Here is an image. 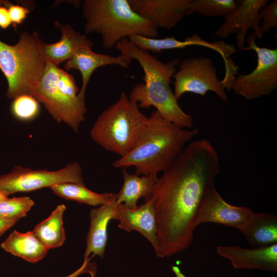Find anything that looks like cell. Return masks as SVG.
Returning a JSON list of instances; mask_svg holds the SVG:
<instances>
[{
  "label": "cell",
  "instance_id": "cell-1",
  "mask_svg": "<svg viewBox=\"0 0 277 277\" xmlns=\"http://www.w3.org/2000/svg\"><path fill=\"white\" fill-rule=\"evenodd\" d=\"M220 170L216 149L203 138L187 144L158 178L151 198L162 258L190 246L197 212Z\"/></svg>",
  "mask_w": 277,
  "mask_h": 277
},
{
  "label": "cell",
  "instance_id": "cell-2",
  "mask_svg": "<svg viewBox=\"0 0 277 277\" xmlns=\"http://www.w3.org/2000/svg\"><path fill=\"white\" fill-rule=\"evenodd\" d=\"M115 46L121 55L137 61L144 73V83L133 87L129 99L137 103L139 108L155 107L164 118L182 128H192L193 116L183 111L170 87L171 78L181 60L162 62L150 52L137 47L128 38L122 39Z\"/></svg>",
  "mask_w": 277,
  "mask_h": 277
},
{
  "label": "cell",
  "instance_id": "cell-3",
  "mask_svg": "<svg viewBox=\"0 0 277 277\" xmlns=\"http://www.w3.org/2000/svg\"><path fill=\"white\" fill-rule=\"evenodd\" d=\"M148 117L147 126L134 147L113 163L114 168L134 167L137 175L164 172L198 134L196 129L182 128L156 110Z\"/></svg>",
  "mask_w": 277,
  "mask_h": 277
},
{
  "label": "cell",
  "instance_id": "cell-4",
  "mask_svg": "<svg viewBox=\"0 0 277 277\" xmlns=\"http://www.w3.org/2000/svg\"><path fill=\"white\" fill-rule=\"evenodd\" d=\"M82 6L85 34H100L104 49L132 35L155 38L159 34L158 28L137 14L128 0H85Z\"/></svg>",
  "mask_w": 277,
  "mask_h": 277
},
{
  "label": "cell",
  "instance_id": "cell-5",
  "mask_svg": "<svg viewBox=\"0 0 277 277\" xmlns=\"http://www.w3.org/2000/svg\"><path fill=\"white\" fill-rule=\"evenodd\" d=\"M149 117L124 91L97 117L90 131L91 138L105 150L123 157L134 147L145 130Z\"/></svg>",
  "mask_w": 277,
  "mask_h": 277
},
{
  "label": "cell",
  "instance_id": "cell-6",
  "mask_svg": "<svg viewBox=\"0 0 277 277\" xmlns=\"http://www.w3.org/2000/svg\"><path fill=\"white\" fill-rule=\"evenodd\" d=\"M37 31L24 32L14 45L0 40V70L8 83L6 96L13 100L29 94L37 84L46 65Z\"/></svg>",
  "mask_w": 277,
  "mask_h": 277
},
{
  "label": "cell",
  "instance_id": "cell-7",
  "mask_svg": "<svg viewBox=\"0 0 277 277\" xmlns=\"http://www.w3.org/2000/svg\"><path fill=\"white\" fill-rule=\"evenodd\" d=\"M52 117L75 132L85 120V98L78 95L74 76L58 66L46 62L42 76L31 93Z\"/></svg>",
  "mask_w": 277,
  "mask_h": 277
},
{
  "label": "cell",
  "instance_id": "cell-8",
  "mask_svg": "<svg viewBox=\"0 0 277 277\" xmlns=\"http://www.w3.org/2000/svg\"><path fill=\"white\" fill-rule=\"evenodd\" d=\"M255 38L251 32L246 39L248 46L243 49L255 51V68L249 74L233 78L226 88L247 100L268 95L277 89V49L260 47L255 44Z\"/></svg>",
  "mask_w": 277,
  "mask_h": 277
},
{
  "label": "cell",
  "instance_id": "cell-9",
  "mask_svg": "<svg viewBox=\"0 0 277 277\" xmlns=\"http://www.w3.org/2000/svg\"><path fill=\"white\" fill-rule=\"evenodd\" d=\"M66 182L84 183L82 168L77 163H70L55 171L33 170L18 165L10 173L0 175V192L8 196Z\"/></svg>",
  "mask_w": 277,
  "mask_h": 277
},
{
  "label": "cell",
  "instance_id": "cell-10",
  "mask_svg": "<svg viewBox=\"0 0 277 277\" xmlns=\"http://www.w3.org/2000/svg\"><path fill=\"white\" fill-rule=\"evenodd\" d=\"M179 67L173 76V93L177 100L186 93L204 96L211 91L222 101H228L225 86L217 78L216 69L210 58L200 56L184 59L181 60Z\"/></svg>",
  "mask_w": 277,
  "mask_h": 277
},
{
  "label": "cell",
  "instance_id": "cell-11",
  "mask_svg": "<svg viewBox=\"0 0 277 277\" xmlns=\"http://www.w3.org/2000/svg\"><path fill=\"white\" fill-rule=\"evenodd\" d=\"M268 0H242L235 10L225 17V21L217 29L214 36L222 38H227L231 34L235 33L236 46L240 50L245 47L246 36L249 29L254 31L255 37L263 38L260 30L261 19L260 10L268 3Z\"/></svg>",
  "mask_w": 277,
  "mask_h": 277
},
{
  "label": "cell",
  "instance_id": "cell-12",
  "mask_svg": "<svg viewBox=\"0 0 277 277\" xmlns=\"http://www.w3.org/2000/svg\"><path fill=\"white\" fill-rule=\"evenodd\" d=\"M251 208L228 203L212 186L206 194L197 212L195 226L203 223H214L239 229L252 213Z\"/></svg>",
  "mask_w": 277,
  "mask_h": 277
},
{
  "label": "cell",
  "instance_id": "cell-13",
  "mask_svg": "<svg viewBox=\"0 0 277 277\" xmlns=\"http://www.w3.org/2000/svg\"><path fill=\"white\" fill-rule=\"evenodd\" d=\"M132 9L157 28L171 29L187 15L192 0H128Z\"/></svg>",
  "mask_w": 277,
  "mask_h": 277
},
{
  "label": "cell",
  "instance_id": "cell-14",
  "mask_svg": "<svg viewBox=\"0 0 277 277\" xmlns=\"http://www.w3.org/2000/svg\"><path fill=\"white\" fill-rule=\"evenodd\" d=\"M116 204L113 219L120 222L118 227L128 232H139L151 244L156 255L162 258L156 236L152 199L134 209L128 208L123 204Z\"/></svg>",
  "mask_w": 277,
  "mask_h": 277
},
{
  "label": "cell",
  "instance_id": "cell-15",
  "mask_svg": "<svg viewBox=\"0 0 277 277\" xmlns=\"http://www.w3.org/2000/svg\"><path fill=\"white\" fill-rule=\"evenodd\" d=\"M216 251L220 256L229 260L236 269L277 271V243L250 249L239 246H220L217 247Z\"/></svg>",
  "mask_w": 277,
  "mask_h": 277
},
{
  "label": "cell",
  "instance_id": "cell-16",
  "mask_svg": "<svg viewBox=\"0 0 277 277\" xmlns=\"http://www.w3.org/2000/svg\"><path fill=\"white\" fill-rule=\"evenodd\" d=\"M128 40L138 48L153 53H161L166 50L185 48L198 45L212 49L219 52L226 62L231 55L236 50L234 47L222 41L210 43L202 39L198 34H193L184 41H180L174 36L163 38H149L140 35L129 36Z\"/></svg>",
  "mask_w": 277,
  "mask_h": 277
},
{
  "label": "cell",
  "instance_id": "cell-17",
  "mask_svg": "<svg viewBox=\"0 0 277 277\" xmlns=\"http://www.w3.org/2000/svg\"><path fill=\"white\" fill-rule=\"evenodd\" d=\"M55 26L61 31L59 41L54 43H46L42 40L41 49L46 62L57 66L69 60L79 49L93 46L85 34L75 30L69 24H63L56 21Z\"/></svg>",
  "mask_w": 277,
  "mask_h": 277
},
{
  "label": "cell",
  "instance_id": "cell-18",
  "mask_svg": "<svg viewBox=\"0 0 277 277\" xmlns=\"http://www.w3.org/2000/svg\"><path fill=\"white\" fill-rule=\"evenodd\" d=\"M131 60L122 55L112 56L108 54L97 53L89 47L79 49L69 60L66 61L64 67L67 70L76 69L80 71L82 75V84L78 95L85 98L87 85L94 71L97 68L107 65H119L127 68Z\"/></svg>",
  "mask_w": 277,
  "mask_h": 277
},
{
  "label": "cell",
  "instance_id": "cell-19",
  "mask_svg": "<svg viewBox=\"0 0 277 277\" xmlns=\"http://www.w3.org/2000/svg\"><path fill=\"white\" fill-rule=\"evenodd\" d=\"M115 202L105 204L92 209L90 212V224L86 238V248L84 259L98 255L103 258L107 243V227L110 220L113 219Z\"/></svg>",
  "mask_w": 277,
  "mask_h": 277
},
{
  "label": "cell",
  "instance_id": "cell-20",
  "mask_svg": "<svg viewBox=\"0 0 277 277\" xmlns=\"http://www.w3.org/2000/svg\"><path fill=\"white\" fill-rule=\"evenodd\" d=\"M124 183L120 191L116 193L115 203L125 207L134 209L141 197L145 202L150 200L157 183V174L152 173L139 176L128 172L126 168H122Z\"/></svg>",
  "mask_w": 277,
  "mask_h": 277
},
{
  "label": "cell",
  "instance_id": "cell-21",
  "mask_svg": "<svg viewBox=\"0 0 277 277\" xmlns=\"http://www.w3.org/2000/svg\"><path fill=\"white\" fill-rule=\"evenodd\" d=\"M239 230L253 248L277 243V216L265 212H252L247 223Z\"/></svg>",
  "mask_w": 277,
  "mask_h": 277
},
{
  "label": "cell",
  "instance_id": "cell-22",
  "mask_svg": "<svg viewBox=\"0 0 277 277\" xmlns=\"http://www.w3.org/2000/svg\"><path fill=\"white\" fill-rule=\"evenodd\" d=\"M1 247L30 263H36L43 259L49 250L32 231L21 233L16 230L13 231L1 244Z\"/></svg>",
  "mask_w": 277,
  "mask_h": 277
},
{
  "label": "cell",
  "instance_id": "cell-23",
  "mask_svg": "<svg viewBox=\"0 0 277 277\" xmlns=\"http://www.w3.org/2000/svg\"><path fill=\"white\" fill-rule=\"evenodd\" d=\"M57 196L88 205L96 206L115 202L116 193H98L88 189L84 183H62L50 187Z\"/></svg>",
  "mask_w": 277,
  "mask_h": 277
},
{
  "label": "cell",
  "instance_id": "cell-24",
  "mask_svg": "<svg viewBox=\"0 0 277 277\" xmlns=\"http://www.w3.org/2000/svg\"><path fill=\"white\" fill-rule=\"evenodd\" d=\"M64 204L56 206L51 214L37 224L32 231L35 236L48 249L61 246L65 240L63 216Z\"/></svg>",
  "mask_w": 277,
  "mask_h": 277
},
{
  "label": "cell",
  "instance_id": "cell-25",
  "mask_svg": "<svg viewBox=\"0 0 277 277\" xmlns=\"http://www.w3.org/2000/svg\"><path fill=\"white\" fill-rule=\"evenodd\" d=\"M239 1L192 0L187 15L197 13L206 17H226L237 8Z\"/></svg>",
  "mask_w": 277,
  "mask_h": 277
},
{
  "label": "cell",
  "instance_id": "cell-26",
  "mask_svg": "<svg viewBox=\"0 0 277 277\" xmlns=\"http://www.w3.org/2000/svg\"><path fill=\"white\" fill-rule=\"evenodd\" d=\"M34 204V201L28 196L6 197L0 200V215L19 220L27 215Z\"/></svg>",
  "mask_w": 277,
  "mask_h": 277
},
{
  "label": "cell",
  "instance_id": "cell-27",
  "mask_svg": "<svg viewBox=\"0 0 277 277\" xmlns=\"http://www.w3.org/2000/svg\"><path fill=\"white\" fill-rule=\"evenodd\" d=\"M38 102L32 95L22 94L13 100L11 112L13 116L22 121L35 118L39 112Z\"/></svg>",
  "mask_w": 277,
  "mask_h": 277
},
{
  "label": "cell",
  "instance_id": "cell-28",
  "mask_svg": "<svg viewBox=\"0 0 277 277\" xmlns=\"http://www.w3.org/2000/svg\"><path fill=\"white\" fill-rule=\"evenodd\" d=\"M261 19L260 25L261 33H264L277 27V1L275 0L269 5H266L259 12Z\"/></svg>",
  "mask_w": 277,
  "mask_h": 277
},
{
  "label": "cell",
  "instance_id": "cell-29",
  "mask_svg": "<svg viewBox=\"0 0 277 277\" xmlns=\"http://www.w3.org/2000/svg\"><path fill=\"white\" fill-rule=\"evenodd\" d=\"M2 5L7 7L12 24L19 25L30 12V9L19 5H13L8 1H2Z\"/></svg>",
  "mask_w": 277,
  "mask_h": 277
},
{
  "label": "cell",
  "instance_id": "cell-30",
  "mask_svg": "<svg viewBox=\"0 0 277 277\" xmlns=\"http://www.w3.org/2000/svg\"><path fill=\"white\" fill-rule=\"evenodd\" d=\"M91 258L84 259L82 265L76 270L65 277H77L81 274L88 273H95L96 266L95 264L90 262Z\"/></svg>",
  "mask_w": 277,
  "mask_h": 277
},
{
  "label": "cell",
  "instance_id": "cell-31",
  "mask_svg": "<svg viewBox=\"0 0 277 277\" xmlns=\"http://www.w3.org/2000/svg\"><path fill=\"white\" fill-rule=\"evenodd\" d=\"M2 2L0 1V28L6 29L12 24V22L7 7L2 5Z\"/></svg>",
  "mask_w": 277,
  "mask_h": 277
},
{
  "label": "cell",
  "instance_id": "cell-32",
  "mask_svg": "<svg viewBox=\"0 0 277 277\" xmlns=\"http://www.w3.org/2000/svg\"><path fill=\"white\" fill-rule=\"evenodd\" d=\"M19 220L8 219L0 215V236L13 226Z\"/></svg>",
  "mask_w": 277,
  "mask_h": 277
},
{
  "label": "cell",
  "instance_id": "cell-33",
  "mask_svg": "<svg viewBox=\"0 0 277 277\" xmlns=\"http://www.w3.org/2000/svg\"><path fill=\"white\" fill-rule=\"evenodd\" d=\"M171 269L176 277H187L177 266H172Z\"/></svg>",
  "mask_w": 277,
  "mask_h": 277
},
{
  "label": "cell",
  "instance_id": "cell-34",
  "mask_svg": "<svg viewBox=\"0 0 277 277\" xmlns=\"http://www.w3.org/2000/svg\"><path fill=\"white\" fill-rule=\"evenodd\" d=\"M8 197L6 195H5L4 194L0 192V200L3 199L4 198Z\"/></svg>",
  "mask_w": 277,
  "mask_h": 277
},
{
  "label": "cell",
  "instance_id": "cell-35",
  "mask_svg": "<svg viewBox=\"0 0 277 277\" xmlns=\"http://www.w3.org/2000/svg\"><path fill=\"white\" fill-rule=\"evenodd\" d=\"M95 273H92V274H90L91 277H95Z\"/></svg>",
  "mask_w": 277,
  "mask_h": 277
}]
</instances>
